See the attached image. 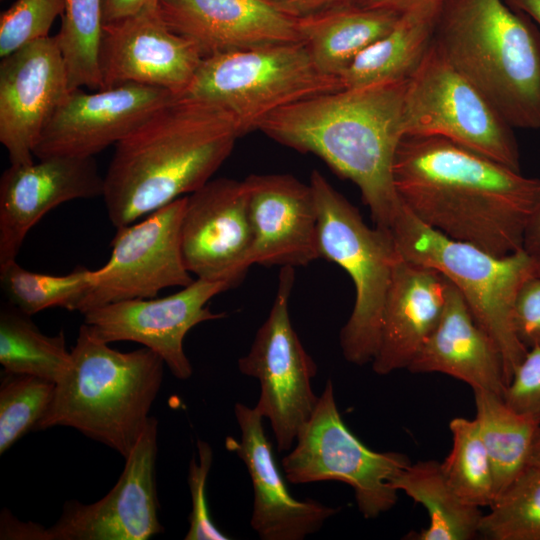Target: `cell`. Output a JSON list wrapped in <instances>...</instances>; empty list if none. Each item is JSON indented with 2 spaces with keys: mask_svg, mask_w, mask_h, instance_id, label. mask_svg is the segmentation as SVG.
<instances>
[{
  "mask_svg": "<svg viewBox=\"0 0 540 540\" xmlns=\"http://www.w3.org/2000/svg\"><path fill=\"white\" fill-rule=\"evenodd\" d=\"M393 180L423 224L499 257L522 249L540 195L539 178L438 136H403Z\"/></svg>",
  "mask_w": 540,
  "mask_h": 540,
  "instance_id": "1",
  "label": "cell"
},
{
  "mask_svg": "<svg viewBox=\"0 0 540 540\" xmlns=\"http://www.w3.org/2000/svg\"><path fill=\"white\" fill-rule=\"evenodd\" d=\"M405 81L341 89L298 101L257 125L273 140L321 158L353 182L375 226L390 229L401 207L393 162L401 129Z\"/></svg>",
  "mask_w": 540,
  "mask_h": 540,
  "instance_id": "2",
  "label": "cell"
},
{
  "mask_svg": "<svg viewBox=\"0 0 540 540\" xmlns=\"http://www.w3.org/2000/svg\"><path fill=\"white\" fill-rule=\"evenodd\" d=\"M242 136L234 118L206 101L177 97L115 145L104 176L107 215L137 222L206 184Z\"/></svg>",
  "mask_w": 540,
  "mask_h": 540,
  "instance_id": "3",
  "label": "cell"
},
{
  "mask_svg": "<svg viewBox=\"0 0 540 540\" xmlns=\"http://www.w3.org/2000/svg\"><path fill=\"white\" fill-rule=\"evenodd\" d=\"M434 42L513 128L540 129V34L505 0H444Z\"/></svg>",
  "mask_w": 540,
  "mask_h": 540,
  "instance_id": "4",
  "label": "cell"
},
{
  "mask_svg": "<svg viewBox=\"0 0 540 540\" xmlns=\"http://www.w3.org/2000/svg\"><path fill=\"white\" fill-rule=\"evenodd\" d=\"M164 365L147 347L121 352L81 325L70 368L56 383L51 405L35 431L71 427L125 459L151 417Z\"/></svg>",
  "mask_w": 540,
  "mask_h": 540,
  "instance_id": "5",
  "label": "cell"
},
{
  "mask_svg": "<svg viewBox=\"0 0 540 540\" xmlns=\"http://www.w3.org/2000/svg\"><path fill=\"white\" fill-rule=\"evenodd\" d=\"M389 231L401 257L436 269L456 286L498 346L507 386L528 352L514 329L515 299L523 283L540 272V264L523 249L499 257L451 239L423 224L402 203Z\"/></svg>",
  "mask_w": 540,
  "mask_h": 540,
  "instance_id": "6",
  "label": "cell"
},
{
  "mask_svg": "<svg viewBox=\"0 0 540 540\" xmlns=\"http://www.w3.org/2000/svg\"><path fill=\"white\" fill-rule=\"evenodd\" d=\"M316 202L321 258L343 268L353 281V310L339 335L344 358L371 363L379 346L383 309L400 254L388 229L369 227L360 212L317 170L309 182Z\"/></svg>",
  "mask_w": 540,
  "mask_h": 540,
  "instance_id": "7",
  "label": "cell"
},
{
  "mask_svg": "<svg viewBox=\"0 0 540 540\" xmlns=\"http://www.w3.org/2000/svg\"><path fill=\"white\" fill-rule=\"evenodd\" d=\"M341 89L340 78L323 73L306 44L297 41L202 58L183 96L224 109L243 136L280 108Z\"/></svg>",
  "mask_w": 540,
  "mask_h": 540,
  "instance_id": "8",
  "label": "cell"
},
{
  "mask_svg": "<svg viewBox=\"0 0 540 540\" xmlns=\"http://www.w3.org/2000/svg\"><path fill=\"white\" fill-rule=\"evenodd\" d=\"M401 129L403 136L446 138L521 171L514 128L451 65L434 40L406 82Z\"/></svg>",
  "mask_w": 540,
  "mask_h": 540,
  "instance_id": "9",
  "label": "cell"
},
{
  "mask_svg": "<svg viewBox=\"0 0 540 540\" xmlns=\"http://www.w3.org/2000/svg\"><path fill=\"white\" fill-rule=\"evenodd\" d=\"M295 447L282 459L293 484L339 481L352 487L359 512L374 519L397 502L391 480L411 462L399 452L371 450L344 423L330 379L299 431Z\"/></svg>",
  "mask_w": 540,
  "mask_h": 540,
  "instance_id": "10",
  "label": "cell"
},
{
  "mask_svg": "<svg viewBox=\"0 0 540 540\" xmlns=\"http://www.w3.org/2000/svg\"><path fill=\"white\" fill-rule=\"evenodd\" d=\"M294 282V267H281L270 312L248 353L238 360L240 372L259 382L255 408L270 421L279 451L292 447L319 399L311 385L317 365L290 320L289 299Z\"/></svg>",
  "mask_w": 540,
  "mask_h": 540,
  "instance_id": "11",
  "label": "cell"
},
{
  "mask_svg": "<svg viewBox=\"0 0 540 540\" xmlns=\"http://www.w3.org/2000/svg\"><path fill=\"white\" fill-rule=\"evenodd\" d=\"M186 196L117 228L109 260L96 269L94 285L77 306L78 312L122 300L154 298L163 289L185 287L195 279L181 251V224Z\"/></svg>",
  "mask_w": 540,
  "mask_h": 540,
  "instance_id": "12",
  "label": "cell"
},
{
  "mask_svg": "<svg viewBox=\"0 0 540 540\" xmlns=\"http://www.w3.org/2000/svg\"><path fill=\"white\" fill-rule=\"evenodd\" d=\"M158 423L150 417L125 458L114 487L100 500L68 501L59 519L42 531V540H147L163 532L156 487Z\"/></svg>",
  "mask_w": 540,
  "mask_h": 540,
  "instance_id": "13",
  "label": "cell"
},
{
  "mask_svg": "<svg viewBox=\"0 0 540 540\" xmlns=\"http://www.w3.org/2000/svg\"><path fill=\"white\" fill-rule=\"evenodd\" d=\"M177 97L166 89L136 83L92 92L70 90L42 131L34 156L94 157Z\"/></svg>",
  "mask_w": 540,
  "mask_h": 540,
  "instance_id": "14",
  "label": "cell"
},
{
  "mask_svg": "<svg viewBox=\"0 0 540 540\" xmlns=\"http://www.w3.org/2000/svg\"><path fill=\"white\" fill-rule=\"evenodd\" d=\"M253 231L244 180H209L186 196L181 251L197 279L236 287L252 266Z\"/></svg>",
  "mask_w": 540,
  "mask_h": 540,
  "instance_id": "15",
  "label": "cell"
},
{
  "mask_svg": "<svg viewBox=\"0 0 540 540\" xmlns=\"http://www.w3.org/2000/svg\"><path fill=\"white\" fill-rule=\"evenodd\" d=\"M226 290L224 283L196 278L167 297L122 300L88 310L84 324L108 344H142L157 353L176 378L185 380L192 375V366L184 352V338L194 326L226 316L207 306Z\"/></svg>",
  "mask_w": 540,
  "mask_h": 540,
  "instance_id": "16",
  "label": "cell"
},
{
  "mask_svg": "<svg viewBox=\"0 0 540 540\" xmlns=\"http://www.w3.org/2000/svg\"><path fill=\"white\" fill-rule=\"evenodd\" d=\"M201 61L196 46L168 27L158 3L103 24L98 54L102 89L136 83L181 97Z\"/></svg>",
  "mask_w": 540,
  "mask_h": 540,
  "instance_id": "17",
  "label": "cell"
},
{
  "mask_svg": "<svg viewBox=\"0 0 540 540\" xmlns=\"http://www.w3.org/2000/svg\"><path fill=\"white\" fill-rule=\"evenodd\" d=\"M70 90L55 36L1 58L0 142L12 165L34 162L42 131Z\"/></svg>",
  "mask_w": 540,
  "mask_h": 540,
  "instance_id": "18",
  "label": "cell"
},
{
  "mask_svg": "<svg viewBox=\"0 0 540 540\" xmlns=\"http://www.w3.org/2000/svg\"><path fill=\"white\" fill-rule=\"evenodd\" d=\"M10 165L0 179V266L16 260L39 220L62 203L103 196L93 157L52 156Z\"/></svg>",
  "mask_w": 540,
  "mask_h": 540,
  "instance_id": "19",
  "label": "cell"
},
{
  "mask_svg": "<svg viewBox=\"0 0 540 540\" xmlns=\"http://www.w3.org/2000/svg\"><path fill=\"white\" fill-rule=\"evenodd\" d=\"M234 413L240 439L227 437L225 445L243 461L251 479L252 529L262 540H302L317 532L339 509L313 499L294 498L275 462L263 417L255 407L242 403L235 404Z\"/></svg>",
  "mask_w": 540,
  "mask_h": 540,
  "instance_id": "20",
  "label": "cell"
},
{
  "mask_svg": "<svg viewBox=\"0 0 540 540\" xmlns=\"http://www.w3.org/2000/svg\"><path fill=\"white\" fill-rule=\"evenodd\" d=\"M244 182L253 231L252 265L306 266L321 258L310 184L289 174H252Z\"/></svg>",
  "mask_w": 540,
  "mask_h": 540,
  "instance_id": "21",
  "label": "cell"
},
{
  "mask_svg": "<svg viewBox=\"0 0 540 540\" xmlns=\"http://www.w3.org/2000/svg\"><path fill=\"white\" fill-rule=\"evenodd\" d=\"M168 27L202 58L246 48L301 41L296 19L265 0H159Z\"/></svg>",
  "mask_w": 540,
  "mask_h": 540,
  "instance_id": "22",
  "label": "cell"
},
{
  "mask_svg": "<svg viewBox=\"0 0 540 540\" xmlns=\"http://www.w3.org/2000/svg\"><path fill=\"white\" fill-rule=\"evenodd\" d=\"M447 287L448 279L439 271L400 255L385 299L379 346L371 362L376 374L408 369L442 317Z\"/></svg>",
  "mask_w": 540,
  "mask_h": 540,
  "instance_id": "23",
  "label": "cell"
},
{
  "mask_svg": "<svg viewBox=\"0 0 540 540\" xmlns=\"http://www.w3.org/2000/svg\"><path fill=\"white\" fill-rule=\"evenodd\" d=\"M412 373H442L503 397V360L492 337L476 322L462 294L448 280L442 317L411 362Z\"/></svg>",
  "mask_w": 540,
  "mask_h": 540,
  "instance_id": "24",
  "label": "cell"
},
{
  "mask_svg": "<svg viewBox=\"0 0 540 540\" xmlns=\"http://www.w3.org/2000/svg\"><path fill=\"white\" fill-rule=\"evenodd\" d=\"M443 1L427 2L402 13L395 25L340 75L344 89L408 80L433 42Z\"/></svg>",
  "mask_w": 540,
  "mask_h": 540,
  "instance_id": "25",
  "label": "cell"
},
{
  "mask_svg": "<svg viewBox=\"0 0 540 540\" xmlns=\"http://www.w3.org/2000/svg\"><path fill=\"white\" fill-rule=\"evenodd\" d=\"M400 15L351 4L298 18L296 23L316 66L340 78L357 55L385 35Z\"/></svg>",
  "mask_w": 540,
  "mask_h": 540,
  "instance_id": "26",
  "label": "cell"
},
{
  "mask_svg": "<svg viewBox=\"0 0 540 540\" xmlns=\"http://www.w3.org/2000/svg\"><path fill=\"white\" fill-rule=\"evenodd\" d=\"M397 491L423 505L429 524L416 533V540H469L478 536L481 508L464 501L448 483L435 460L410 463L392 480Z\"/></svg>",
  "mask_w": 540,
  "mask_h": 540,
  "instance_id": "27",
  "label": "cell"
},
{
  "mask_svg": "<svg viewBox=\"0 0 540 540\" xmlns=\"http://www.w3.org/2000/svg\"><path fill=\"white\" fill-rule=\"evenodd\" d=\"M473 392L475 420L492 464L496 497L528 466L540 422L515 411L496 393Z\"/></svg>",
  "mask_w": 540,
  "mask_h": 540,
  "instance_id": "28",
  "label": "cell"
},
{
  "mask_svg": "<svg viewBox=\"0 0 540 540\" xmlns=\"http://www.w3.org/2000/svg\"><path fill=\"white\" fill-rule=\"evenodd\" d=\"M0 363L4 371L29 374L58 383L71 365L65 336L43 334L30 315L12 304L0 310Z\"/></svg>",
  "mask_w": 540,
  "mask_h": 540,
  "instance_id": "29",
  "label": "cell"
},
{
  "mask_svg": "<svg viewBox=\"0 0 540 540\" xmlns=\"http://www.w3.org/2000/svg\"><path fill=\"white\" fill-rule=\"evenodd\" d=\"M96 278V270L87 268L49 275L29 271L16 260L0 266L1 288L9 303L30 316L51 307L76 311Z\"/></svg>",
  "mask_w": 540,
  "mask_h": 540,
  "instance_id": "30",
  "label": "cell"
},
{
  "mask_svg": "<svg viewBox=\"0 0 540 540\" xmlns=\"http://www.w3.org/2000/svg\"><path fill=\"white\" fill-rule=\"evenodd\" d=\"M64 4L61 27L55 37L66 64L70 89L100 90L102 0H64Z\"/></svg>",
  "mask_w": 540,
  "mask_h": 540,
  "instance_id": "31",
  "label": "cell"
},
{
  "mask_svg": "<svg viewBox=\"0 0 540 540\" xmlns=\"http://www.w3.org/2000/svg\"><path fill=\"white\" fill-rule=\"evenodd\" d=\"M452 447L441 462L455 492L476 507H489L495 498L492 464L474 419L455 417L449 422Z\"/></svg>",
  "mask_w": 540,
  "mask_h": 540,
  "instance_id": "32",
  "label": "cell"
},
{
  "mask_svg": "<svg viewBox=\"0 0 540 540\" xmlns=\"http://www.w3.org/2000/svg\"><path fill=\"white\" fill-rule=\"evenodd\" d=\"M478 535L488 540H540V469L528 465L483 514Z\"/></svg>",
  "mask_w": 540,
  "mask_h": 540,
  "instance_id": "33",
  "label": "cell"
},
{
  "mask_svg": "<svg viewBox=\"0 0 540 540\" xmlns=\"http://www.w3.org/2000/svg\"><path fill=\"white\" fill-rule=\"evenodd\" d=\"M56 383L21 373L2 374L0 385V454L36 426L54 397Z\"/></svg>",
  "mask_w": 540,
  "mask_h": 540,
  "instance_id": "34",
  "label": "cell"
},
{
  "mask_svg": "<svg viewBox=\"0 0 540 540\" xmlns=\"http://www.w3.org/2000/svg\"><path fill=\"white\" fill-rule=\"evenodd\" d=\"M64 0H16L0 16V58L49 36Z\"/></svg>",
  "mask_w": 540,
  "mask_h": 540,
  "instance_id": "35",
  "label": "cell"
},
{
  "mask_svg": "<svg viewBox=\"0 0 540 540\" xmlns=\"http://www.w3.org/2000/svg\"><path fill=\"white\" fill-rule=\"evenodd\" d=\"M197 452L198 460L193 457L188 470L192 509L188 517L189 529L185 540L230 539L215 526L207 508L206 483L213 461L212 448L207 442L198 440Z\"/></svg>",
  "mask_w": 540,
  "mask_h": 540,
  "instance_id": "36",
  "label": "cell"
},
{
  "mask_svg": "<svg viewBox=\"0 0 540 540\" xmlns=\"http://www.w3.org/2000/svg\"><path fill=\"white\" fill-rule=\"evenodd\" d=\"M504 401L515 411L540 422V347L528 349L506 386Z\"/></svg>",
  "mask_w": 540,
  "mask_h": 540,
  "instance_id": "37",
  "label": "cell"
},
{
  "mask_svg": "<svg viewBox=\"0 0 540 540\" xmlns=\"http://www.w3.org/2000/svg\"><path fill=\"white\" fill-rule=\"evenodd\" d=\"M513 324L517 337L527 349L540 347V272L528 278L518 291Z\"/></svg>",
  "mask_w": 540,
  "mask_h": 540,
  "instance_id": "38",
  "label": "cell"
},
{
  "mask_svg": "<svg viewBox=\"0 0 540 540\" xmlns=\"http://www.w3.org/2000/svg\"><path fill=\"white\" fill-rule=\"evenodd\" d=\"M275 9L298 19L331 8L356 4L357 0H265Z\"/></svg>",
  "mask_w": 540,
  "mask_h": 540,
  "instance_id": "39",
  "label": "cell"
},
{
  "mask_svg": "<svg viewBox=\"0 0 540 540\" xmlns=\"http://www.w3.org/2000/svg\"><path fill=\"white\" fill-rule=\"evenodd\" d=\"M159 0H102L104 23L116 21L136 14Z\"/></svg>",
  "mask_w": 540,
  "mask_h": 540,
  "instance_id": "40",
  "label": "cell"
},
{
  "mask_svg": "<svg viewBox=\"0 0 540 540\" xmlns=\"http://www.w3.org/2000/svg\"><path fill=\"white\" fill-rule=\"evenodd\" d=\"M522 249L540 264V195L527 221Z\"/></svg>",
  "mask_w": 540,
  "mask_h": 540,
  "instance_id": "41",
  "label": "cell"
},
{
  "mask_svg": "<svg viewBox=\"0 0 540 540\" xmlns=\"http://www.w3.org/2000/svg\"><path fill=\"white\" fill-rule=\"evenodd\" d=\"M436 0H357L356 4L366 8L387 9L400 14L421 4Z\"/></svg>",
  "mask_w": 540,
  "mask_h": 540,
  "instance_id": "42",
  "label": "cell"
},
{
  "mask_svg": "<svg viewBox=\"0 0 540 540\" xmlns=\"http://www.w3.org/2000/svg\"><path fill=\"white\" fill-rule=\"evenodd\" d=\"M505 2L540 25V0H505Z\"/></svg>",
  "mask_w": 540,
  "mask_h": 540,
  "instance_id": "43",
  "label": "cell"
},
{
  "mask_svg": "<svg viewBox=\"0 0 540 540\" xmlns=\"http://www.w3.org/2000/svg\"><path fill=\"white\" fill-rule=\"evenodd\" d=\"M528 465L540 469V425L534 435Z\"/></svg>",
  "mask_w": 540,
  "mask_h": 540,
  "instance_id": "44",
  "label": "cell"
}]
</instances>
